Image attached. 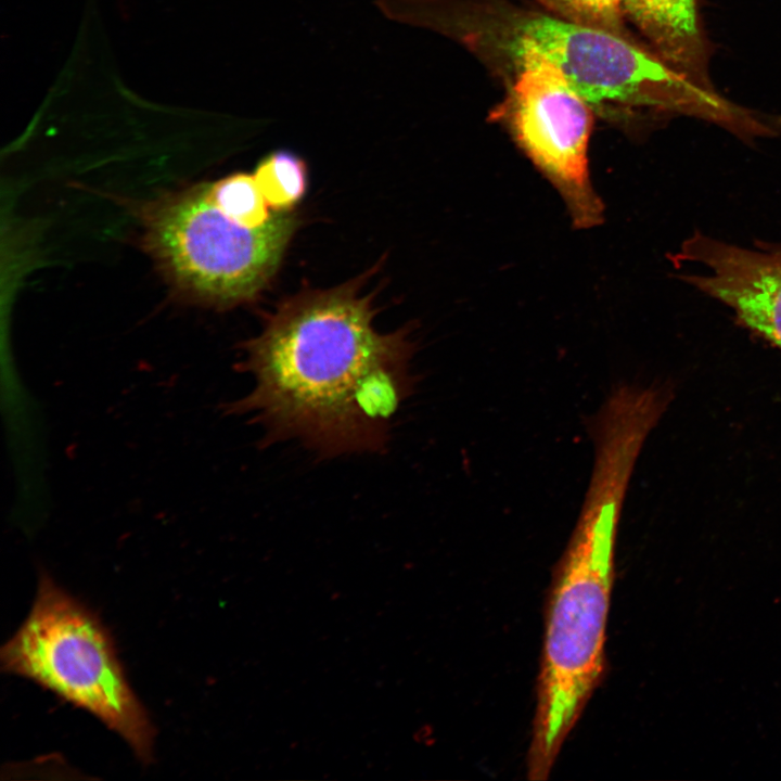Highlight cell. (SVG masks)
Here are the masks:
<instances>
[{
    "label": "cell",
    "mask_w": 781,
    "mask_h": 781,
    "mask_svg": "<svg viewBox=\"0 0 781 781\" xmlns=\"http://www.w3.org/2000/svg\"><path fill=\"white\" fill-rule=\"evenodd\" d=\"M372 295L357 281L302 292L271 313L243 344L241 371L253 388L225 406L261 425L266 444L296 439L320 456L355 453L351 406L359 384L407 330L379 333Z\"/></svg>",
    "instance_id": "cell-1"
},
{
    "label": "cell",
    "mask_w": 781,
    "mask_h": 781,
    "mask_svg": "<svg viewBox=\"0 0 781 781\" xmlns=\"http://www.w3.org/2000/svg\"><path fill=\"white\" fill-rule=\"evenodd\" d=\"M406 24L459 41L494 66L514 71L527 55L558 68L605 116L682 114L731 129L741 106L701 85L628 36L504 0H405Z\"/></svg>",
    "instance_id": "cell-2"
},
{
    "label": "cell",
    "mask_w": 781,
    "mask_h": 781,
    "mask_svg": "<svg viewBox=\"0 0 781 781\" xmlns=\"http://www.w3.org/2000/svg\"><path fill=\"white\" fill-rule=\"evenodd\" d=\"M622 508L610 497L586 498L556 565L548 598L528 750L530 780L549 777L603 677Z\"/></svg>",
    "instance_id": "cell-3"
},
{
    "label": "cell",
    "mask_w": 781,
    "mask_h": 781,
    "mask_svg": "<svg viewBox=\"0 0 781 781\" xmlns=\"http://www.w3.org/2000/svg\"><path fill=\"white\" fill-rule=\"evenodd\" d=\"M0 661L4 671L92 714L141 763L152 760L155 728L126 678L110 632L47 573L40 574L33 607L2 646Z\"/></svg>",
    "instance_id": "cell-4"
},
{
    "label": "cell",
    "mask_w": 781,
    "mask_h": 781,
    "mask_svg": "<svg viewBox=\"0 0 781 781\" xmlns=\"http://www.w3.org/2000/svg\"><path fill=\"white\" fill-rule=\"evenodd\" d=\"M142 245L181 298L227 308L255 297L274 274L297 227L277 212L263 227L227 217L207 183L165 193L140 209Z\"/></svg>",
    "instance_id": "cell-5"
},
{
    "label": "cell",
    "mask_w": 781,
    "mask_h": 781,
    "mask_svg": "<svg viewBox=\"0 0 781 781\" xmlns=\"http://www.w3.org/2000/svg\"><path fill=\"white\" fill-rule=\"evenodd\" d=\"M496 113L514 140L564 200L575 227L598 226L603 207L589 172L593 110L548 61L527 55Z\"/></svg>",
    "instance_id": "cell-6"
},
{
    "label": "cell",
    "mask_w": 781,
    "mask_h": 781,
    "mask_svg": "<svg viewBox=\"0 0 781 781\" xmlns=\"http://www.w3.org/2000/svg\"><path fill=\"white\" fill-rule=\"evenodd\" d=\"M675 259L701 269L683 276L686 282L781 349V242L744 247L695 233Z\"/></svg>",
    "instance_id": "cell-7"
},
{
    "label": "cell",
    "mask_w": 781,
    "mask_h": 781,
    "mask_svg": "<svg viewBox=\"0 0 781 781\" xmlns=\"http://www.w3.org/2000/svg\"><path fill=\"white\" fill-rule=\"evenodd\" d=\"M622 11L654 52L693 80L712 87L707 75L708 46L696 0H622Z\"/></svg>",
    "instance_id": "cell-8"
},
{
    "label": "cell",
    "mask_w": 781,
    "mask_h": 781,
    "mask_svg": "<svg viewBox=\"0 0 781 781\" xmlns=\"http://www.w3.org/2000/svg\"><path fill=\"white\" fill-rule=\"evenodd\" d=\"M253 176L273 212H287L306 192L305 163L289 151H276L263 158Z\"/></svg>",
    "instance_id": "cell-9"
},
{
    "label": "cell",
    "mask_w": 781,
    "mask_h": 781,
    "mask_svg": "<svg viewBox=\"0 0 781 781\" xmlns=\"http://www.w3.org/2000/svg\"><path fill=\"white\" fill-rule=\"evenodd\" d=\"M213 203L230 219L248 228L268 223L273 212L253 175L238 172L207 183Z\"/></svg>",
    "instance_id": "cell-10"
},
{
    "label": "cell",
    "mask_w": 781,
    "mask_h": 781,
    "mask_svg": "<svg viewBox=\"0 0 781 781\" xmlns=\"http://www.w3.org/2000/svg\"><path fill=\"white\" fill-rule=\"evenodd\" d=\"M549 10L569 21L627 36L622 0H540Z\"/></svg>",
    "instance_id": "cell-11"
}]
</instances>
